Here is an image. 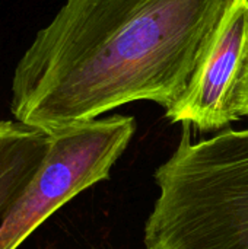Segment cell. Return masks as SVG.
<instances>
[{"label": "cell", "mask_w": 248, "mask_h": 249, "mask_svg": "<svg viewBox=\"0 0 248 249\" xmlns=\"http://www.w3.org/2000/svg\"><path fill=\"white\" fill-rule=\"evenodd\" d=\"M247 64L248 0H231L186 92L165 117L200 131L228 128L240 120L235 96Z\"/></svg>", "instance_id": "277c9868"}, {"label": "cell", "mask_w": 248, "mask_h": 249, "mask_svg": "<svg viewBox=\"0 0 248 249\" xmlns=\"http://www.w3.org/2000/svg\"><path fill=\"white\" fill-rule=\"evenodd\" d=\"M51 133L20 121H0V223L25 184L38 172Z\"/></svg>", "instance_id": "5b68a950"}, {"label": "cell", "mask_w": 248, "mask_h": 249, "mask_svg": "<svg viewBox=\"0 0 248 249\" xmlns=\"http://www.w3.org/2000/svg\"><path fill=\"white\" fill-rule=\"evenodd\" d=\"M134 133L136 120L127 115L95 118L53 131L44 163L0 223V249H18L73 197L108 179Z\"/></svg>", "instance_id": "3957f363"}, {"label": "cell", "mask_w": 248, "mask_h": 249, "mask_svg": "<svg viewBox=\"0 0 248 249\" xmlns=\"http://www.w3.org/2000/svg\"><path fill=\"white\" fill-rule=\"evenodd\" d=\"M229 3L66 0L15 67V120L53 133L137 101L168 109Z\"/></svg>", "instance_id": "6da1fadb"}, {"label": "cell", "mask_w": 248, "mask_h": 249, "mask_svg": "<svg viewBox=\"0 0 248 249\" xmlns=\"http://www.w3.org/2000/svg\"><path fill=\"white\" fill-rule=\"evenodd\" d=\"M235 114L238 118L248 117V64L247 70L244 73V77L240 83V88L237 90L235 96Z\"/></svg>", "instance_id": "8992f818"}, {"label": "cell", "mask_w": 248, "mask_h": 249, "mask_svg": "<svg viewBox=\"0 0 248 249\" xmlns=\"http://www.w3.org/2000/svg\"><path fill=\"white\" fill-rule=\"evenodd\" d=\"M190 127L153 174L145 248L248 249V128L193 142Z\"/></svg>", "instance_id": "7a4b0ae2"}]
</instances>
